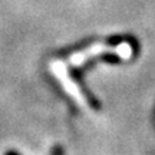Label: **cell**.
I'll use <instances>...</instances> for the list:
<instances>
[{"label": "cell", "mask_w": 155, "mask_h": 155, "mask_svg": "<svg viewBox=\"0 0 155 155\" xmlns=\"http://www.w3.org/2000/svg\"><path fill=\"white\" fill-rule=\"evenodd\" d=\"M122 62V58L115 52H101L98 55H94L88 58L86 61H83L81 65H69L66 68V73L69 79L72 81L78 86L79 92L85 98L86 104L91 106V109L94 111H101V101L92 94V91L88 88V85L85 82V73H88L91 69H94L99 63H108V65H118Z\"/></svg>", "instance_id": "1"}, {"label": "cell", "mask_w": 155, "mask_h": 155, "mask_svg": "<svg viewBox=\"0 0 155 155\" xmlns=\"http://www.w3.org/2000/svg\"><path fill=\"white\" fill-rule=\"evenodd\" d=\"M49 155H65V148L62 145H55L52 150H50Z\"/></svg>", "instance_id": "2"}, {"label": "cell", "mask_w": 155, "mask_h": 155, "mask_svg": "<svg viewBox=\"0 0 155 155\" xmlns=\"http://www.w3.org/2000/svg\"><path fill=\"white\" fill-rule=\"evenodd\" d=\"M3 155H22V154H20V152H17V151H15V150H7Z\"/></svg>", "instance_id": "3"}]
</instances>
